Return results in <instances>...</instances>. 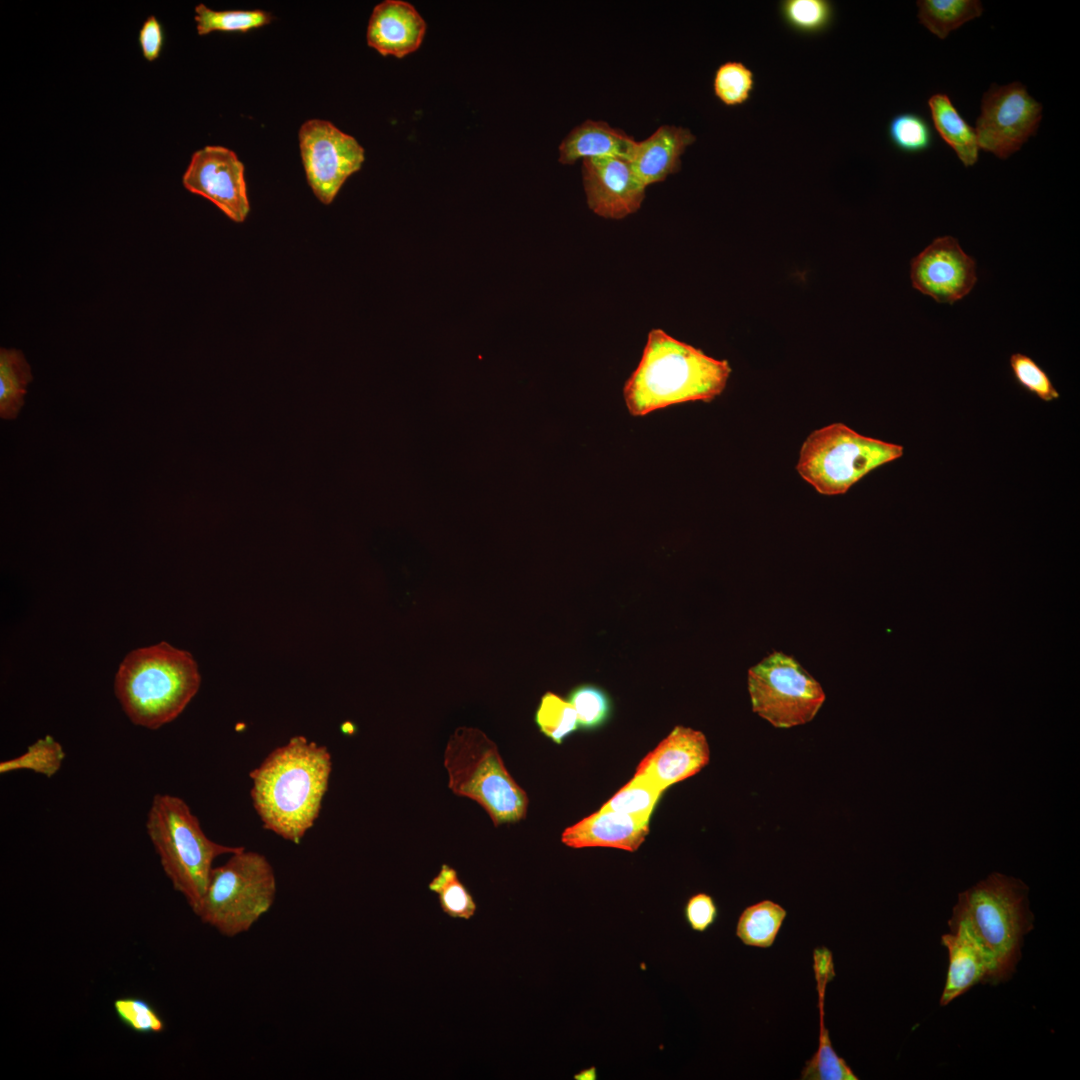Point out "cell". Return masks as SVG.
Returning a JSON list of instances; mask_svg holds the SVG:
<instances>
[{"label": "cell", "instance_id": "1", "mask_svg": "<svg viewBox=\"0 0 1080 1080\" xmlns=\"http://www.w3.org/2000/svg\"><path fill=\"white\" fill-rule=\"evenodd\" d=\"M332 770L325 746L294 736L251 771V798L264 828L299 843L319 816Z\"/></svg>", "mask_w": 1080, "mask_h": 1080}, {"label": "cell", "instance_id": "2", "mask_svg": "<svg viewBox=\"0 0 1080 1080\" xmlns=\"http://www.w3.org/2000/svg\"><path fill=\"white\" fill-rule=\"evenodd\" d=\"M731 374L726 360L706 355L664 330L652 329L637 368L623 388L632 416L690 401H711L725 389Z\"/></svg>", "mask_w": 1080, "mask_h": 1080}, {"label": "cell", "instance_id": "3", "mask_svg": "<svg viewBox=\"0 0 1080 1080\" xmlns=\"http://www.w3.org/2000/svg\"><path fill=\"white\" fill-rule=\"evenodd\" d=\"M192 655L166 642L126 655L115 676V694L135 725L158 729L173 721L199 690Z\"/></svg>", "mask_w": 1080, "mask_h": 1080}, {"label": "cell", "instance_id": "4", "mask_svg": "<svg viewBox=\"0 0 1080 1080\" xmlns=\"http://www.w3.org/2000/svg\"><path fill=\"white\" fill-rule=\"evenodd\" d=\"M1028 888L1000 873L959 894L949 927L962 925L992 961L996 983L1011 977L1024 936L1033 928Z\"/></svg>", "mask_w": 1080, "mask_h": 1080}, {"label": "cell", "instance_id": "5", "mask_svg": "<svg viewBox=\"0 0 1080 1080\" xmlns=\"http://www.w3.org/2000/svg\"><path fill=\"white\" fill-rule=\"evenodd\" d=\"M146 830L163 871L193 912L206 891L214 860L243 848L209 839L188 804L171 794L154 795Z\"/></svg>", "mask_w": 1080, "mask_h": 1080}, {"label": "cell", "instance_id": "6", "mask_svg": "<svg viewBox=\"0 0 1080 1080\" xmlns=\"http://www.w3.org/2000/svg\"><path fill=\"white\" fill-rule=\"evenodd\" d=\"M444 766L448 787L478 803L495 827L525 818L528 796L506 769L496 744L481 730L457 728L447 742Z\"/></svg>", "mask_w": 1080, "mask_h": 1080}, {"label": "cell", "instance_id": "7", "mask_svg": "<svg viewBox=\"0 0 1080 1080\" xmlns=\"http://www.w3.org/2000/svg\"><path fill=\"white\" fill-rule=\"evenodd\" d=\"M276 889L275 872L268 859L243 847L223 865L213 867L194 913L220 934L235 937L249 931L270 910Z\"/></svg>", "mask_w": 1080, "mask_h": 1080}, {"label": "cell", "instance_id": "8", "mask_svg": "<svg viewBox=\"0 0 1080 1080\" xmlns=\"http://www.w3.org/2000/svg\"><path fill=\"white\" fill-rule=\"evenodd\" d=\"M903 452L901 445L832 423L805 439L796 470L818 493L840 495L874 469L902 457Z\"/></svg>", "mask_w": 1080, "mask_h": 1080}, {"label": "cell", "instance_id": "9", "mask_svg": "<svg viewBox=\"0 0 1080 1080\" xmlns=\"http://www.w3.org/2000/svg\"><path fill=\"white\" fill-rule=\"evenodd\" d=\"M752 709L777 728L810 722L825 701L821 685L792 657L774 652L748 671Z\"/></svg>", "mask_w": 1080, "mask_h": 1080}, {"label": "cell", "instance_id": "10", "mask_svg": "<svg viewBox=\"0 0 1080 1080\" xmlns=\"http://www.w3.org/2000/svg\"><path fill=\"white\" fill-rule=\"evenodd\" d=\"M1042 110L1022 83L992 84L982 97L976 121L979 149L1008 158L1037 133Z\"/></svg>", "mask_w": 1080, "mask_h": 1080}, {"label": "cell", "instance_id": "11", "mask_svg": "<svg viewBox=\"0 0 1080 1080\" xmlns=\"http://www.w3.org/2000/svg\"><path fill=\"white\" fill-rule=\"evenodd\" d=\"M307 182L317 199L330 204L345 181L360 170L365 156L358 141L329 121L311 119L299 130Z\"/></svg>", "mask_w": 1080, "mask_h": 1080}, {"label": "cell", "instance_id": "12", "mask_svg": "<svg viewBox=\"0 0 1080 1080\" xmlns=\"http://www.w3.org/2000/svg\"><path fill=\"white\" fill-rule=\"evenodd\" d=\"M183 186L217 206L237 223L246 220L250 205L244 165L234 151L205 146L193 153L182 177Z\"/></svg>", "mask_w": 1080, "mask_h": 1080}, {"label": "cell", "instance_id": "13", "mask_svg": "<svg viewBox=\"0 0 1080 1080\" xmlns=\"http://www.w3.org/2000/svg\"><path fill=\"white\" fill-rule=\"evenodd\" d=\"M910 277L914 289L937 303L953 304L974 288L976 262L954 237H938L911 260Z\"/></svg>", "mask_w": 1080, "mask_h": 1080}, {"label": "cell", "instance_id": "14", "mask_svg": "<svg viewBox=\"0 0 1080 1080\" xmlns=\"http://www.w3.org/2000/svg\"><path fill=\"white\" fill-rule=\"evenodd\" d=\"M582 177L588 207L600 217L623 219L635 213L645 198L646 186L628 161L612 157L584 159Z\"/></svg>", "mask_w": 1080, "mask_h": 1080}, {"label": "cell", "instance_id": "15", "mask_svg": "<svg viewBox=\"0 0 1080 1080\" xmlns=\"http://www.w3.org/2000/svg\"><path fill=\"white\" fill-rule=\"evenodd\" d=\"M710 760L705 735L689 727L676 726L638 764L634 775L647 778L663 791L700 772Z\"/></svg>", "mask_w": 1080, "mask_h": 1080}, {"label": "cell", "instance_id": "16", "mask_svg": "<svg viewBox=\"0 0 1080 1080\" xmlns=\"http://www.w3.org/2000/svg\"><path fill=\"white\" fill-rule=\"evenodd\" d=\"M426 23L408 2L385 0L372 11L367 28V43L381 55L402 58L419 48Z\"/></svg>", "mask_w": 1080, "mask_h": 1080}, {"label": "cell", "instance_id": "17", "mask_svg": "<svg viewBox=\"0 0 1080 1080\" xmlns=\"http://www.w3.org/2000/svg\"><path fill=\"white\" fill-rule=\"evenodd\" d=\"M649 833V821L611 810L597 812L567 827L561 841L571 848L610 847L636 851Z\"/></svg>", "mask_w": 1080, "mask_h": 1080}, {"label": "cell", "instance_id": "18", "mask_svg": "<svg viewBox=\"0 0 1080 1080\" xmlns=\"http://www.w3.org/2000/svg\"><path fill=\"white\" fill-rule=\"evenodd\" d=\"M942 936L948 951V970L940 1005L945 1006L980 982L996 983L995 968L975 939L962 925L949 927Z\"/></svg>", "mask_w": 1080, "mask_h": 1080}, {"label": "cell", "instance_id": "19", "mask_svg": "<svg viewBox=\"0 0 1080 1080\" xmlns=\"http://www.w3.org/2000/svg\"><path fill=\"white\" fill-rule=\"evenodd\" d=\"M695 141L696 137L687 128L662 125L645 140L637 141L629 164L647 187L677 173L681 168V156Z\"/></svg>", "mask_w": 1080, "mask_h": 1080}, {"label": "cell", "instance_id": "20", "mask_svg": "<svg viewBox=\"0 0 1080 1080\" xmlns=\"http://www.w3.org/2000/svg\"><path fill=\"white\" fill-rule=\"evenodd\" d=\"M637 141L607 122L586 120L573 128L559 146V162L573 164L579 159L612 157L630 162Z\"/></svg>", "mask_w": 1080, "mask_h": 1080}, {"label": "cell", "instance_id": "21", "mask_svg": "<svg viewBox=\"0 0 1080 1080\" xmlns=\"http://www.w3.org/2000/svg\"><path fill=\"white\" fill-rule=\"evenodd\" d=\"M934 127L965 167L978 160L979 147L975 129L971 127L944 93H936L928 100Z\"/></svg>", "mask_w": 1080, "mask_h": 1080}, {"label": "cell", "instance_id": "22", "mask_svg": "<svg viewBox=\"0 0 1080 1080\" xmlns=\"http://www.w3.org/2000/svg\"><path fill=\"white\" fill-rule=\"evenodd\" d=\"M787 911L778 903L762 900L746 907L736 925V936L746 946L771 947L779 934Z\"/></svg>", "mask_w": 1080, "mask_h": 1080}, {"label": "cell", "instance_id": "23", "mask_svg": "<svg viewBox=\"0 0 1080 1080\" xmlns=\"http://www.w3.org/2000/svg\"><path fill=\"white\" fill-rule=\"evenodd\" d=\"M32 373L22 351L0 349V416L15 419L24 405L27 386Z\"/></svg>", "mask_w": 1080, "mask_h": 1080}, {"label": "cell", "instance_id": "24", "mask_svg": "<svg viewBox=\"0 0 1080 1080\" xmlns=\"http://www.w3.org/2000/svg\"><path fill=\"white\" fill-rule=\"evenodd\" d=\"M917 7L919 22L940 39L983 12L978 0H921Z\"/></svg>", "mask_w": 1080, "mask_h": 1080}, {"label": "cell", "instance_id": "25", "mask_svg": "<svg viewBox=\"0 0 1080 1080\" xmlns=\"http://www.w3.org/2000/svg\"><path fill=\"white\" fill-rule=\"evenodd\" d=\"M778 11L787 27L804 35L826 32L835 19V6L829 0H782Z\"/></svg>", "mask_w": 1080, "mask_h": 1080}, {"label": "cell", "instance_id": "26", "mask_svg": "<svg viewBox=\"0 0 1080 1080\" xmlns=\"http://www.w3.org/2000/svg\"><path fill=\"white\" fill-rule=\"evenodd\" d=\"M824 990H818L820 1007V1033L818 1049L815 1054L805 1062L801 1071L802 1080H857V1075L852 1071L847 1062L834 1050L829 1036V1031L824 1025Z\"/></svg>", "mask_w": 1080, "mask_h": 1080}, {"label": "cell", "instance_id": "27", "mask_svg": "<svg viewBox=\"0 0 1080 1080\" xmlns=\"http://www.w3.org/2000/svg\"><path fill=\"white\" fill-rule=\"evenodd\" d=\"M196 30L199 35L214 31L247 32L269 24L270 13L263 10H213L204 4L195 7Z\"/></svg>", "mask_w": 1080, "mask_h": 1080}, {"label": "cell", "instance_id": "28", "mask_svg": "<svg viewBox=\"0 0 1080 1080\" xmlns=\"http://www.w3.org/2000/svg\"><path fill=\"white\" fill-rule=\"evenodd\" d=\"M663 790L647 778L634 775L600 809L611 810L649 821Z\"/></svg>", "mask_w": 1080, "mask_h": 1080}, {"label": "cell", "instance_id": "29", "mask_svg": "<svg viewBox=\"0 0 1080 1080\" xmlns=\"http://www.w3.org/2000/svg\"><path fill=\"white\" fill-rule=\"evenodd\" d=\"M64 758L65 752L61 744L52 736L46 735L29 745L23 754L1 761L0 773L30 770L51 778L60 770Z\"/></svg>", "mask_w": 1080, "mask_h": 1080}, {"label": "cell", "instance_id": "30", "mask_svg": "<svg viewBox=\"0 0 1080 1080\" xmlns=\"http://www.w3.org/2000/svg\"><path fill=\"white\" fill-rule=\"evenodd\" d=\"M540 732L556 744H561L579 728L578 717L571 703L553 692H546L535 713Z\"/></svg>", "mask_w": 1080, "mask_h": 1080}, {"label": "cell", "instance_id": "31", "mask_svg": "<svg viewBox=\"0 0 1080 1080\" xmlns=\"http://www.w3.org/2000/svg\"><path fill=\"white\" fill-rule=\"evenodd\" d=\"M756 86L755 74L740 61H726L715 71L713 92L727 107L741 106L749 101Z\"/></svg>", "mask_w": 1080, "mask_h": 1080}, {"label": "cell", "instance_id": "32", "mask_svg": "<svg viewBox=\"0 0 1080 1080\" xmlns=\"http://www.w3.org/2000/svg\"><path fill=\"white\" fill-rule=\"evenodd\" d=\"M428 888L438 895L442 911L449 917L469 920L474 916L476 903L451 866L443 864Z\"/></svg>", "mask_w": 1080, "mask_h": 1080}, {"label": "cell", "instance_id": "33", "mask_svg": "<svg viewBox=\"0 0 1080 1080\" xmlns=\"http://www.w3.org/2000/svg\"><path fill=\"white\" fill-rule=\"evenodd\" d=\"M891 144L903 153L915 154L928 150L933 143V133L924 117L912 112L896 114L887 126Z\"/></svg>", "mask_w": 1080, "mask_h": 1080}, {"label": "cell", "instance_id": "34", "mask_svg": "<svg viewBox=\"0 0 1080 1080\" xmlns=\"http://www.w3.org/2000/svg\"><path fill=\"white\" fill-rule=\"evenodd\" d=\"M567 700L574 707L579 728L595 730L602 727L612 713V701L608 693L594 684H580L568 694Z\"/></svg>", "mask_w": 1080, "mask_h": 1080}, {"label": "cell", "instance_id": "35", "mask_svg": "<svg viewBox=\"0 0 1080 1080\" xmlns=\"http://www.w3.org/2000/svg\"><path fill=\"white\" fill-rule=\"evenodd\" d=\"M113 1008L118 1020L136 1033H160L165 1029V1023L158 1011L143 998H117Z\"/></svg>", "mask_w": 1080, "mask_h": 1080}, {"label": "cell", "instance_id": "36", "mask_svg": "<svg viewBox=\"0 0 1080 1080\" xmlns=\"http://www.w3.org/2000/svg\"><path fill=\"white\" fill-rule=\"evenodd\" d=\"M1009 364L1016 382L1040 400L1051 402L1060 397L1048 374L1031 357L1014 353Z\"/></svg>", "mask_w": 1080, "mask_h": 1080}, {"label": "cell", "instance_id": "37", "mask_svg": "<svg viewBox=\"0 0 1080 1080\" xmlns=\"http://www.w3.org/2000/svg\"><path fill=\"white\" fill-rule=\"evenodd\" d=\"M683 915L689 927L699 933L706 932L716 922L719 910L714 898L707 893L692 895L684 905Z\"/></svg>", "mask_w": 1080, "mask_h": 1080}, {"label": "cell", "instance_id": "38", "mask_svg": "<svg viewBox=\"0 0 1080 1080\" xmlns=\"http://www.w3.org/2000/svg\"><path fill=\"white\" fill-rule=\"evenodd\" d=\"M164 42L165 34L161 22L154 15H150L142 24L138 34V43L143 57L149 62L158 59Z\"/></svg>", "mask_w": 1080, "mask_h": 1080}, {"label": "cell", "instance_id": "39", "mask_svg": "<svg viewBox=\"0 0 1080 1080\" xmlns=\"http://www.w3.org/2000/svg\"><path fill=\"white\" fill-rule=\"evenodd\" d=\"M584 1075H585V1077L583 1079H596V1077H595L596 1076L595 1068L591 1067L588 1070H583L579 1074L575 1075L574 1078L575 1079H581L582 1076H584Z\"/></svg>", "mask_w": 1080, "mask_h": 1080}]
</instances>
